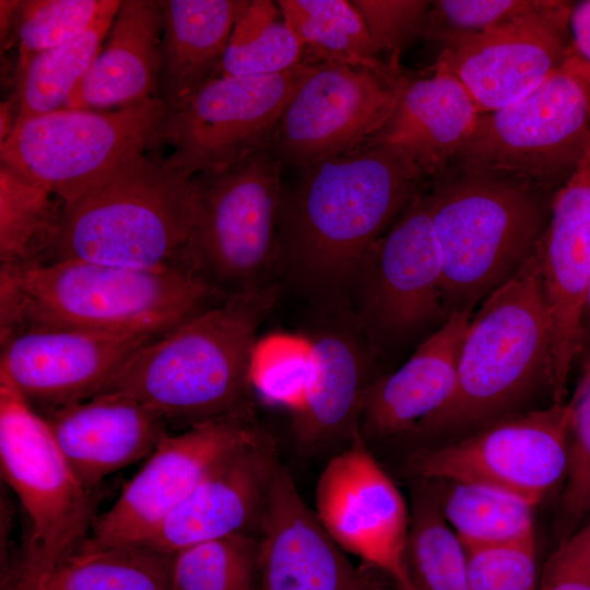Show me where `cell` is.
I'll return each mask as SVG.
<instances>
[{"instance_id": "484cf974", "label": "cell", "mask_w": 590, "mask_h": 590, "mask_svg": "<svg viewBox=\"0 0 590 590\" xmlns=\"http://www.w3.org/2000/svg\"><path fill=\"white\" fill-rule=\"evenodd\" d=\"M309 338L312 377L303 409L293 414V429L298 446L311 451L351 439L370 381L367 353L355 330L332 324Z\"/></svg>"}, {"instance_id": "8d00e7d4", "label": "cell", "mask_w": 590, "mask_h": 590, "mask_svg": "<svg viewBox=\"0 0 590 590\" xmlns=\"http://www.w3.org/2000/svg\"><path fill=\"white\" fill-rule=\"evenodd\" d=\"M114 0H27L17 9V72L38 54L87 31Z\"/></svg>"}, {"instance_id": "f546056e", "label": "cell", "mask_w": 590, "mask_h": 590, "mask_svg": "<svg viewBox=\"0 0 590 590\" xmlns=\"http://www.w3.org/2000/svg\"><path fill=\"white\" fill-rule=\"evenodd\" d=\"M120 2L114 0L87 31L38 54L17 72L15 123L66 107L72 92L99 55Z\"/></svg>"}, {"instance_id": "6da1fadb", "label": "cell", "mask_w": 590, "mask_h": 590, "mask_svg": "<svg viewBox=\"0 0 590 590\" xmlns=\"http://www.w3.org/2000/svg\"><path fill=\"white\" fill-rule=\"evenodd\" d=\"M429 184L379 145L296 169L282 191L275 269L327 306L342 305L377 243Z\"/></svg>"}, {"instance_id": "d4e9b609", "label": "cell", "mask_w": 590, "mask_h": 590, "mask_svg": "<svg viewBox=\"0 0 590 590\" xmlns=\"http://www.w3.org/2000/svg\"><path fill=\"white\" fill-rule=\"evenodd\" d=\"M163 25L160 0H122L99 55L64 108H121L157 98Z\"/></svg>"}, {"instance_id": "74e56055", "label": "cell", "mask_w": 590, "mask_h": 590, "mask_svg": "<svg viewBox=\"0 0 590 590\" xmlns=\"http://www.w3.org/2000/svg\"><path fill=\"white\" fill-rule=\"evenodd\" d=\"M568 403V467L555 523L559 541L590 517V352Z\"/></svg>"}, {"instance_id": "60d3db41", "label": "cell", "mask_w": 590, "mask_h": 590, "mask_svg": "<svg viewBox=\"0 0 590 590\" xmlns=\"http://www.w3.org/2000/svg\"><path fill=\"white\" fill-rule=\"evenodd\" d=\"M362 14L370 38L386 61L400 66L401 52L418 37L423 38L432 1L352 0Z\"/></svg>"}, {"instance_id": "4dcf8cb0", "label": "cell", "mask_w": 590, "mask_h": 590, "mask_svg": "<svg viewBox=\"0 0 590 590\" xmlns=\"http://www.w3.org/2000/svg\"><path fill=\"white\" fill-rule=\"evenodd\" d=\"M285 24L315 61L385 68L352 0H279Z\"/></svg>"}, {"instance_id": "7a4b0ae2", "label": "cell", "mask_w": 590, "mask_h": 590, "mask_svg": "<svg viewBox=\"0 0 590 590\" xmlns=\"http://www.w3.org/2000/svg\"><path fill=\"white\" fill-rule=\"evenodd\" d=\"M213 298L182 268L133 270L80 260L1 266L0 332L61 328L161 337Z\"/></svg>"}, {"instance_id": "52a82bcc", "label": "cell", "mask_w": 590, "mask_h": 590, "mask_svg": "<svg viewBox=\"0 0 590 590\" xmlns=\"http://www.w3.org/2000/svg\"><path fill=\"white\" fill-rule=\"evenodd\" d=\"M283 168L266 148L226 168L193 176L197 211L179 266L220 302L269 283Z\"/></svg>"}, {"instance_id": "f35d334b", "label": "cell", "mask_w": 590, "mask_h": 590, "mask_svg": "<svg viewBox=\"0 0 590 590\" xmlns=\"http://www.w3.org/2000/svg\"><path fill=\"white\" fill-rule=\"evenodd\" d=\"M546 0H439L432 1L423 38L441 43L467 33L506 25L540 10Z\"/></svg>"}, {"instance_id": "277c9868", "label": "cell", "mask_w": 590, "mask_h": 590, "mask_svg": "<svg viewBox=\"0 0 590 590\" xmlns=\"http://www.w3.org/2000/svg\"><path fill=\"white\" fill-rule=\"evenodd\" d=\"M276 296L268 283L205 307L135 351L103 392L189 426L247 405L252 351Z\"/></svg>"}, {"instance_id": "30bf717a", "label": "cell", "mask_w": 590, "mask_h": 590, "mask_svg": "<svg viewBox=\"0 0 590 590\" xmlns=\"http://www.w3.org/2000/svg\"><path fill=\"white\" fill-rule=\"evenodd\" d=\"M160 98L116 110L62 108L14 125L1 164L64 201L118 164L161 145Z\"/></svg>"}, {"instance_id": "603a6c76", "label": "cell", "mask_w": 590, "mask_h": 590, "mask_svg": "<svg viewBox=\"0 0 590 590\" xmlns=\"http://www.w3.org/2000/svg\"><path fill=\"white\" fill-rule=\"evenodd\" d=\"M472 316V310L449 315L399 369L368 384L358 423L366 441L414 434L446 403L456 386L459 354Z\"/></svg>"}, {"instance_id": "7bdbcfd3", "label": "cell", "mask_w": 590, "mask_h": 590, "mask_svg": "<svg viewBox=\"0 0 590 590\" xmlns=\"http://www.w3.org/2000/svg\"><path fill=\"white\" fill-rule=\"evenodd\" d=\"M569 28L571 51L590 80V0L573 3Z\"/></svg>"}, {"instance_id": "ee69618b", "label": "cell", "mask_w": 590, "mask_h": 590, "mask_svg": "<svg viewBox=\"0 0 590 590\" xmlns=\"http://www.w3.org/2000/svg\"><path fill=\"white\" fill-rule=\"evenodd\" d=\"M46 581L20 570H12L4 578L1 590H46Z\"/></svg>"}, {"instance_id": "e575fe53", "label": "cell", "mask_w": 590, "mask_h": 590, "mask_svg": "<svg viewBox=\"0 0 590 590\" xmlns=\"http://www.w3.org/2000/svg\"><path fill=\"white\" fill-rule=\"evenodd\" d=\"M44 187L1 164L0 261L1 266L35 262L50 232L57 204Z\"/></svg>"}, {"instance_id": "1f68e13d", "label": "cell", "mask_w": 590, "mask_h": 590, "mask_svg": "<svg viewBox=\"0 0 590 590\" xmlns=\"http://www.w3.org/2000/svg\"><path fill=\"white\" fill-rule=\"evenodd\" d=\"M410 514L405 558L414 590H471L465 548L422 482Z\"/></svg>"}, {"instance_id": "9c48e42d", "label": "cell", "mask_w": 590, "mask_h": 590, "mask_svg": "<svg viewBox=\"0 0 590 590\" xmlns=\"http://www.w3.org/2000/svg\"><path fill=\"white\" fill-rule=\"evenodd\" d=\"M0 468L31 530L16 568L45 581L95 520L92 491L79 479L46 420L0 378Z\"/></svg>"}, {"instance_id": "8992f818", "label": "cell", "mask_w": 590, "mask_h": 590, "mask_svg": "<svg viewBox=\"0 0 590 590\" xmlns=\"http://www.w3.org/2000/svg\"><path fill=\"white\" fill-rule=\"evenodd\" d=\"M535 252V251H534ZM552 329L535 253L472 316L450 398L414 434L477 429L511 413L540 384L551 389Z\"/></svg>"}, {"instance_id": "4316f807", "label": "cell", "mask_w": 590, "mask_h": 590, "mask_svg": "<svg viewBox=\"0 0 590 590\" xmlns=\"http://www.w3.org/2000/svg\"><path fill=\"white\" fill-rule=\"evenodd\" d=\"M163 9L160 98L173 111L217 76L249 0H160Z\"/></svg>"}, {"instance_id": "44dd1931", "label": "cell", "mask_w": 590, "mask_h": 590, "mask_svg": "<svg viewBox=\"0 0 590 590\" xmlns=\"http://www.w3.org/2000/svg\"><path fill=\"white\" fill-rule=\"evenodd\" d=\"M280 463L275 442L263 430L215 463L143 545L173 555L231 534H259Z\"/></svg>"}, {"instance_id": "d6a6232c", "label": "cell", "mask_w": 590, "mask_h": 590, "mask_svg": "<svg viewBox=\"0 0 590 590\" xmlns=\"http://www.w3.org/2000/svg\"><path fill=\"white\" fill-rule=\"evenodd\" d=\"M272 1H249L233 28L217 76L269 75L306 60L304 45Z\"/></svg>"}, {"instance_id": "ab89813d", "label": "cell", "mask_w": 590, "mask_h": 590, "mask_svg": "<svg viewBox=\"0 0 590 590\" xmlns=\"http://www.w3.org/2000/svg\"><path fill=\"white\" fill-rule=\"evenodd\" d=\"M464 548L471 590H538L535 538Z\"/></svg>"}, {"instance_id": "f6af8a7d", "label": "cell", "mask_w": 590, "mask_h": 590, "mask_svg": "<svg viewBox=\"0 0 590 590\" xmlns=\"http://www.w3.org/2000/svg\"><path fill=\"white\" fill-rule=\"evenodd\" d=\"M581 331V354L587 355L590 352V283L583 304Z\"/></svg>"}, {"instance_id": "ffe728a7", "label": "cell", "mask_w": 590, "mask_h": 590, "mask_svg": "<svg viewBox=\"0 0 590 590\" xmlns=\"http://www.w3.org/2000/svg\"><path fill=\"white\" fill-rule=\"evenodd\" d=\"M534 253L551 319L552 402L563 403L571 366L581 354V318L590 283V145L554 192Z\"/></svg>"}, {"instance_id": "5b68a950", "label": "cell", "mask_w": 590, "mask_h": 590, "mask_svg": "<svg viewBox=\"0 0 590 590\" xmlns=\"http://www.w3.org/2000/svg\"><path fill=\"white\" fill-rule=\"evenodd\" d=\"M428 187L446 315L473 311L533 256L554 193L511 177L458 168Z\"/></svg>"}, {"instance_id": "cb8c5ba5", "label": "cell", "mask_w": 590, "mask_h": 590, "mask_svg": "<svg viewBox=\"0 0 590 590\" xmlns=\"http://www.w3.org/2000/svg\"><path fill=\"white\" fill-rule=\"evenodd\" d=\"M480 116L460 81L433 69L410 80L388 121L365 145L397 152L432 181L450 168Z\"/></svg>"}, {"instance_id": "836d02e7", "label": "cell", "mask_w": 590, "mask_h": 590, "mask_svg": "<svg viewBox=\"0 0 590 590\" xmlns=\"http://www.w3.org/2000/svg\"><path fill=\"white\" fill-rule=\"evenodd\" d=\"M259 555V534L253 533L187 546L173 554V590H258Z\"/></svg>"}, {"instance_id": "2e32d148", "label": "cell", "mask_w": 590, "mask_h": 590, "mask_svg": "<svg viewBox=\"0 0 590 590\" xmlns=\"http://www.w3.org/2000/svg\"><path fill=\"white\" fill-rule=\"evenodd\" d=\"M262 432L247 404L167 434L113 506L95 517L90 539L144 544L215 463Z\"/></svg>"}, {"instance_id": "3957f363", "label": "cell", "mask_w": 590, "mask_h": 590, "mask_svg": "<svg viewBox=\"0 0 590 590\" xmlns=\"http://www.w3.org/2000/svg\"><path fill=\"white\" fill-rule=\"evenodd\" d=\"M197 211L193 176L149 152L64 201L35 262L80 260L133 270L180 268Z\"/></svg>"}, {"instance_id": "83f0119b", "label": "cell", "mask_w": 590, "mask_h": 590, "mask_svg": "<svg viewBox=\"0 0 590 590\" xmlns=\"http://www.w3.org/2000/svg\"><path fill=\"white\" fill-rule=\"evenodd\" d=\"M421 482L465 547L502 545L535 538V506L516 495L476 483Z\"/></svg>"}, {"instance_id": "7402d4cb", "label": "cell", "mask_w": 590, "mask_h": 590, "mask_svg": "<svg viewBox=\"0 0 590 590\" xmlns=\"http://www.w3.org/2000/svg\"><path fill=\"white\" fill-rule=\"evenodd\" d=\"M44 417L73 471L91 491L111 473L149 457L167 435L161 415L118 392L49 409Z\"/></svg>"}, {"instance_id": "ba28073f", "label": "cell", "mask_w": 590, "mask_h": 590, "mask_svg": "<svg viewBox=\"0 0 590 590\" xmlns=\"http://www.w3.org/2000/svg\"><path fill=\"white\" fill-rule=\"evenodd\" d=\"M590 145V80L571 51L519 101L481 115L450 168L488 173L555 192Z\"/></svg>"}, {"instance_id": "7c38bea8", "label": "cell", "mask_w": 590, "mask_h": 590, "mask_svg": "<svg viewBox=\"0 0 590 590\" xmlns=\"http://www.w3.org/2000/svg\"><path fill=\"white\" fill-rule=\"evenodd\" d=\"M413 76L401 66L320 61L286 104L267 149L295 170L354 152L385 126Z\"/></svg>"}, {"instance_id": "b9f144b4", "label": "cell", "mask_w": 590, "mask_h": 590, "mask_svg": "<svg viewBox=\"0 0 590 590\" xmlns=\"http://www.w3.org/2000/svg\"><path fill=\"white\" fill-rule=\"evenodd\" d=\"M538 590H590V517L559 541L543 567Z\"/></svg>"}, {"instance_id": "ac0fdd59", "label": "cell", "mask_w": 590, "mask_h": 590, "mask_svg": "<svg viewBox=\"0 0 590 590\" xmlns=\"http://www.w3.org/2000/svg\"><path fill=\"white\" fill-rule=\"evenodd\" d=\"M157 337L61 328L1 334L0 378L49 409L102 393L127 361Z\"/></svg>"}, {"instance_id": "8fae6325", "label": "cell", "mask_w": 590, "mask_h": 590, "mask_svg": "<svg viewBox=\"0 0 590 590\" xmlns=\"http://www.w3.org/2000/svg\"><path fill=\"white\" fill-rule=\"evenodd\" d=\"M569 418L568 401L512 413L450 444L416 451L404 471L420 481L491 486L536 507L565 480Z\"/></svg>"}, {"instance_id": "e0dca14e", "label": "cell", "mask_w": 590, "mask_h": 590, "mask_svg": "<svg viewBox=\"0 0 590 590\" xmlns=\"http://www.w3.org/2000/svg\"><path fill=\"white\" fill-rule=\"evenodd\" d=\"M574 2L546 0L538 11L480 33L441 42L433 67L453 75L481 115L524 97L559 69L570 52Z\"/></svg>"}, {"instance_id": "d6986e66", "label": "cell", "mask_w": 590, "mask_h": 590, "mask_svg": "<svg viewBox=\"0 0 590 590\" xmlns=\"http://www.w3.org/2000/svg\"><path fill=\"white\" fill-rule=\"evenodd\" d=\"M259 542L258 590H398L379 571L347 557L282 463L271 481Z\"/></svg>"}, {"instance_id": "9a60e30c", "label": "cell", "mask_w": 590, "mask_h": 590, "mask_svg": "<svg viewBox=\"0 0 590 590\" xmlns=\"http://www.w3.org/2000/svg\"><path fill=\"white\" fill-rule=\"evenodd\" d=\"M353 293L355 323L371 341H399L447 319L441 255L425 190L377 243Z\"/></svg>"}, {"instance_id": "d590c367", "label": "cell", "mask_w": 590, "mask_h": 590, "mask_svg": "<svg viewBox=\"0 0 590 590\" xmlns=\"http://www.w3.org/2000/svg\"><path fill=\"white\" fill-rule=\"evenodd\" d=\"M312 377L309 335L273 332L259 338L251 355L249 380L261 400L299 412Z\"/></svg>"}, {"instance_id": "f1b7e54d", "label": "cell", "mask_w": 590, "mask_h": 590, "mask_svg": "<svg viewBox=\"0 0 590 590\" xmlns=\"http://www.w3.org/2000/svg\"><path fill=\"white\" fill-rule=\"evenodd\" d=\"M172 558L143 544L86 538L58 563L46 590H173Z\"/></svg>"}, {"instance_id": "4fadbf2b", "label": "cell", "mask_w": 590, "mask_h": 590, "mask_svg": "<svg viewBox=\"0 0 590 590\" xmlns=\"http://www.w3.org/2000/svg\"><path fill=\"white\" fill-rule=\"evenodd\" d=\"M311 58L269 75L219 76L169 111L161 145L166 164L188 176L215 172L266 149L293 94L316 64Z\"/></svg>"}, {"instance_id": "5bb4252c", "label": "cell", "mask_w": 590, "mask_h": 590, "mask_svg": "<svg viewBox=\"0 0 590 590\" xmlns=\"http://www.w3.org/2000/svg\"><path fill=\"white\" fill-rule=\"evenodd\" d=\"M315 515L329 535L398 590H414L405 551L410 508L357 428L322 470Z\"/></svg>"}]
</instances>
